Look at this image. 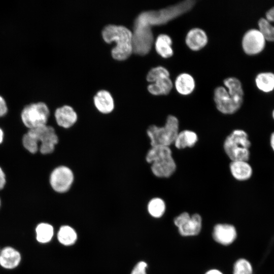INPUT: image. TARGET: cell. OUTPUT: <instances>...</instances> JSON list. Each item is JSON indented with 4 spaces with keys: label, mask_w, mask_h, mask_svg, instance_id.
<instances>
[{
    "label": "cell",
    "mask_w": 274,
    "mask_h": 274,
    "mask_svg": "<svg viewBox=\"0 0 274 274\" xmlns=\"http://www.w3.org/2000/svg\"><path fill=\"white\" fill-rule=\"evenodd\" d=\"M223 83L227 90L222 87L214 91V99L218 110L224 114H233L241 107L244 91L240 81L234 77L225 79Z\"/></svg>",
    "instance_id": "cell-1"
},
{
    "label": "cell",
    "mask_w": 274,
    "mask_h": 274,
    "mask_svg": "<svg viewBox=\"0 0 274 274\" xmlns=\"http://www.w3.org/2000/svg\"><path fill=\"white\" fill-rule=\"evenodd\" d=\"M194 4V1L187 0L158 11L142 12L135 19L133 25L151 28L153 26L164 24L190 11Z\"/></svg>",
    "instance_id": "cell-2"
},
{
    "label": "cell",
    "mask_w": 274,
    "mask_h": 274,
    "mask_svg": "<svg viewBox=\"0 0 274 274\" xmlns=\"http://www.w3.org/2000/svg\"><path fill=\"white\" fill-rule=\"evenodd\" d=\"M102 36L105 42L116 43L112 49V57L118 60L127 59L133 52L132 32L123 25L109 24L102 30Z\"/></svg>",
    "instance_id": "cell-3"
},
{
    "label": "cell",
    "mask_w": 274,
    "mask_h": 274,
    "mask_svg": "<svg viewBox=\"0 0 274 274\" xmlns=\"http://www.w3.org/2000/svg\"><path fill=\"white\" fill-rule=\"evenodd\" d=\"M145 160L150 164L153 175L157 178H169L176 170V163L169 147H151L146 152Z\"/></svg>",
    "instance_id": "cell-4"
},
{
    "label": "cell",
    "mask_w": 274,
    "mask_h": 274,
    "mask_svg": "<svg viewBox=\"0 0 274 274\" xmlns=\"http://www.w3.org/2000/svg\"><path fill=\"white\" fill-rule=\"evenodd\" d=\"M179 122L174 115L167 116L164 126L153 124L146 129V134L150 141L151 147L162 146L169 147L174 143L179 132Z\"/></svg>",
    "instance_id": "cell-5"
},
{
    "label": "cell",
    "mask_w": 274,
    "mask_h": 274,
    "mask_svg": "<svg viewBox=\"0 0 274 274\" xmlns=\"http://www.w3.org/2000/svg\"><path fill=\"white\" fill-rule=\"evenodd\" d=\"M251 143L248 133L243 129L233 130L225 139L223 149L231 161H248Z\"/></svg>",
    "instance_id": "cell-6"
},
{
    "label": "cell",
    "mask_w": 274,
    "mask_h": 274,
    "mask_svg": "<svg viewBox=\"0 0 274 274\" xmlns=\"http://www.w3.org/2000/svg\"><path fill=\"white\" fill-rule=\"evenodd\" d=\"M76 181L74 171L69 166L59 164L51 172L49 183L52 190L59 195L67 194L72 189Z\"/></svg>",
    "instance_id": "cell-7"
},
{
    "label": "cell",
    "mask_w": 274,
    "mask_h": 274,
    "mask_svg": "<svg viewBox=\"0 0 274 274\" xmlns=\"http://www.w3.org/2000/svg\"><path fill=\"white\" fill-rule=\"evenodd\" d=\"M50 112L46 103L33 102L25 106L21 114V120L29 129L47 124Z\"/></svg>",
    "instance_id": "cell-8"
},
{
    "label": "cell",
    "mask_w": 274,
    "mask_h": 274,
    "mask_svg": "<svg viewBox=\"0 0 274 274\" xmlns=\"http://www.w3.org/2000/svg\"><path fill=\"white\" fill-rule=\"evenodd\" d=\"M27 132L39 145L40 144L39 151L43 155L52 154L59 143V136L54 127L51 125L47 124L30 129Z\"/></svg>",
    "instance_id": "cell-9"
},
{
    "label": "cell",
    "mask_w": 274,
    "mask_h": 274,
    "mask_svg": "<svg viewBox=\"0 0 274 274\" xmlns=\"http://www.w3.org/2000/svg\"><path fill=\"white\" fill-rule=\"evenodd\" d=\"M174 223L183 236L197 235L202 228V218L197 213L190 215L186 212H183L174 218Z\"/></svg>",
    "instance_id": "cell-10"
},
{
    "label": "cell",
    "mask_w": 274,
    "mask_h": 274,
    "mask_svg": "<svg viewBox=\"0 0 274 274\" xmlns=\"http://www.w3.org/2000/svg\"><path fill=\"white\" fill-rule=\"evenodd\" d=\"M265 39L262 32L258 29H251L244 35L242 40V46L245 52L248 55H255L264 48Z\"/></svg>",
    "instance_id": "cell-11"
},
{
    "label": "cell",
    "mask_w": 274,
    "mask_h": 274,
    "mask_svg": "<svg viewBox=\"0 0 274 274\" xmlns=\"http://www.w3.org/2000/svg\"><path fill=\"white\" fill-rule=\"evenodd\" d=\"M56 124L63 130H70L78 123L79 117L73 107L65 105L56 109L54 114Z\"/></svg>",
    "instance_id": "cell-12"
},
{
    "label": "cell",
    "mask_w": 274,
    "mask_h": 274,
    "mask_svg": "<svg viewBox=\"0 0 274 274\" xmlns=\"http://www.w3.org/2000/svg\"><path fill=\"white\" fill-rule=\"evenodd\" d=\"M212 236L216 242L226 246L235 241L237 232L235 227L231 224L219 223L214 226Z\"/></svg>",
    "instance_id": "cell-13"
},
{
    "label": "cell",
    "mask_w": 274,
    "mask_h": 274,
    "mask_svg": "<svg viewBox=\"0 0 274 274\" xmlns=\"http://www.w3.org/2000/svg\"><path fill=\"white\" fill-rule=\"evenodd\" d=\"M93 102L96 110L104 115L111 114L115 109L113 96L109 92L105 90L97 92L93 97Z\"/></svg>",
    "instance_id": "cell-14"
},
{
    "label": "cell",
    "mask_w": 274,
    "mask_h": 274,
    "mask_svg": "<svg viewBox=\"0 0 274 274\" xmlns=\"http://www.w3.org/2000/svg\"><path fill=\"white\" fill-rule=\"evenodd\" d=\"M229 169L232 177L239 181L250 179L253 175V169L248 161H231Z\"/></svg>",
    "instance_id": "cell-15"
},
{
    "label": "cell",
    "mask_w": 274,
    "mask_h": 274,
    "mask_svg": "<svg viewBox=\"0 0 274 274\" xmlns=\"http://www.w3.org/2000/svg\"><path fill=\"white\" fill-rule=\"evenodd\" d=\"M21 259L20 253L11 247L4 248L0 252V265L4 268L12 269L16 268Z\"/></svg>",
    "instance_id": "cell-16"
},
{
    "label": "cell",
    "mask_w": 274,
    "mask_h": 274,
    "mask_svg": "<svg viewBox=\"0 0 274 274\" xmlns=\"http://www.w3.org/2000/svg\"><path fill=\"white\" fill-rule=\"evenodd\" d=\"M208 42V37L204 30L194 28L189 31L186 37V43L193 51H198L204 47Z\"/></svg>",
    "instance_id": "cell-17"
},
{
    "label": "cell",
    "mask_w": 274,
    "mask_h": 274,
    "mask_svg": "<svg viewBox=\"0 0 274 274\" xmlns=\"http://www.w3.org/2000/svg\"><path fill=\"white\" fill-rule=\"evenodd\" d=\"M258 26L265 40L274 42V7L266 12L265 18L259 19Z\"/></svg>",
    "instance_id": "cell-18"
},
{
    "label": "cell",
    "mask_w": 274,
    "mask_h": 274,
    "mask_svg": "<svg viewBox=\"0 0 274 274\" xmlns=\"http://www.w3.org/2000/svg\"><path fill=\"white\" fill-rule=\"evenodd\" d=\"M58 242L63 246L70 247L74 245L78 240L76 230L69 225L61 226L57 233Z\"/></svg>",
    "instance_id": "cell-19"
},
{
    "label": "cell",
    "mask_w": 274,
    "mask_h": 274,
    "mask_svg": "<svg viewBox=\"0 0 274 274\" xmlns=\"http://www.w3.org/2000/svg\"><path fill=\"white\" fill-rule=\"evenodd\" d=\"M198 141V136L193 131L184 130L179 132L175 140L174 144L178 149L194 147Z\"/></svg>",
    "instance_id": "cell-20"
},
{
    "label": "cell",
    "mask_w": 274,
    "mask_h": 274,
    "mask_svg": "<svg viewBox=\"0 0 274 274\" xmlns=\"http://www.w3.org/2000/svg\"><path fill=\"white\" fill-rule=\"evenodd\" d=\"M173 88V83L169 77L157 79L148 86L149 92L154 95H166Z\"/></svg>",
    "instance_id": "cell-21"
},
{
    "label": "cell",
    "mask_w": 274,
    "mask_h": 274,
    "mask_svg": "<svg viewBox=\"0 0 274 274\" xmlns=\"http://www.w3.org/2000/svg\"><path fill=\"white\" fill-rule=\"evenodd\" d=\"M175 86L177 91L182 95L190 94L195 87V81L189 74L183 73L179 75L175 81Z\"/></svg>",
    "instance_id": "cell-22"
},
{
    "label": "cell",
    "mask_w": 274,
    "mask_h": 274,
    "mask_svg": "<svg viewBox=\"0 0 274 274\" xmlns=\"http://www.w3.org/2000/svg\"><path fill=\"white\" fill-rule=\"evenodd\" d=\"M172 41L169 36L165 34L159 35L155 42L157 52L163 58L171 57L174 53L172 48Z\"/></svg>",
    "instance_id": "cell-23"
},
{
    "label": "cell",
    "mask_w": 274,
    "mask_h": 274,
    "mask_svg": "<svg viewBox=\"0 0 274 274\" xmlns=\"http://www.w3.org/2000/svg\"><path fill=\"white\" fill-rule=\"evenodd\" d=\"M35 231L36 239L41 244L49 243L52 240L54 233L53 226L46 222L39 224L36 228Z\"/></svg>",
    "instance_id": "cell-24"
},
{
    "label": "cell",
    "mask_w": 274,
    "mask_h": 274,
    "mask_svg": "<svg viewBox=\"0 0 274 274\" xmlns=\"http://www.w3.org/2000/svg\"><path fill=\"white\" fill-rule=\"evenodd\" d=\"M147 209L151 217L154 218H160L165 212L166 204L162 198L154 197L148 201Z\"/></svg>",
    "instance_id": "cell-25"
},
{
    "label": "cell",
    "mask_w": 274,
    "mask_h": 274,
    "mask_svg": "<svg viewBox=\"0 0 274 274\" xmlns=\"http://www.w3.org/2000/svg\"><path fill=\"white\" fill-rule=\"evenodd\" d=\"M255 82L257 87L265 92L274 89V74L270 72L261 73L256 77Z\"/></svg>",
    "instance_id": "cell-26"
},
{
    "label": "cell",
    "mask_w": 274,
    "mask_h": 274,
    "mask_svg": "<svg viewBox=\"0 0 274 274\" xmlns=\"http://www.w3.org/2000/svg\"><path fill=\"white\" fill-rule=\"evenodd\" d=\"M253 268L250 262L244 258H240L234 263L233 274H252Z\"/></svg>",
    "instance_id": "cell-27"
},
{
    "label": "cell",
    "mask_w": 274,
    "mask_h": 274,
    "mask_svg": "<svg viewBox=\"0 0 274 274\" xmlns=\"http://www.w3.org/2000/svg\"><path fill=\"white\" fill-rule=\"evenodd\" d=\"M169 73L166 68L163 66H157L150 70L147 75L148 82L153 83L158 79L169 77Z\"/></svg>",
    "instance_id": "cell-28"
},
{
    "label": "cell",
    "mask_w": 274,
    "mask_h": 274,
    "mask_svg": "<svg viewBox=\"0 0 274 274\" xmlns=\"http://www.w3.org/2000/svg\"><path fill=\"white\" fill-rule=\"evenodd\" d=\"M23 147L30 153L35 154L39 150V145L27 132L22 138Z\"/></svg>",
    "instance_id": "cell-29"
},
{
    "label": "cell",
    "mask_w": 274,
    "mask_h": 274,
    "mask_svg": "<svg viewBox=\"0 0 274 274\" xmlns=\"http://www.w3.org/2000/svg\"><path fill=\"white\" fill-rule=\"evenodd\" d=\"M148 264L145 261L138 262L133 267L130 274H147Z\"/></svg>",
    "instance_id": "cell-30"
},
{
    "label": "cell",
    "mask_w": 274,
    "mask_h": 274,
    "mask_svg": "<svg viewBox=\"0 0 274 274\" xmlns=\"http://www.w3.org/2000/svg\"><path fill=\"white\" fill-rule=\"evenodd\" d=\"M8 111L7 104L5 99L0 95V117L7 114Z\"/></svg>",
    "instance_id": "cell-31"
},
{
    "label": "cell",
    "mask_w": 274,
    "mask_h": 274,
    "mask_svg": "<svg viewBox=\"0 0 274 274\" xmlns=\"http://www.w3.org/2000/svg\"><path fill=\"white\" fill-rule=\"evenodd\" d=\"M6 183V180L5 174L2 168L0 167V190L4 188Z\"/></svg>",
    "instance_id": "cell-32"
},
{
    "label": "cell",
    "mask_w": 274,
    "mask_h": 274,
    "mask_svg": "<svg viewBox=\"0 0 274 274\" xmlns=\"http://www.w3.org/2000/svg\"><path fill=\"white\" fill-rule=\"evenodd\" d=\"M204 274H223L222 271L218 269L213 268L207 271Z\"/></svg>",
    "instance_id": "cell-33"
},
{
    "label": "cell",
    "mask_w": 274,
    "mask_h": 274,
    "mask_svg": "<svg viewBox=\"0 0 274 274\" xmlns=\"http://www.w3.org/2000/svg\"><path fill=\"white\" fill-rule=\"evenodd\" d=\"M269 143L272 150L274 152V131L272 132L270 134Z\"/></svg>",
    "instance_id": "cell-34"
},
{
    "label": "cell",
    "mask_w": 274,
    "mask_h": 274,
    "mask_svg": "<svg viewBox=\"0 0 274 274\" xmlns=\"http://www.w3.org/2000/svg\"><path fill=\"white\" fill-rule=\"evenodd\" d=\"M4 139V132L3 130L0 128V144H1Z\"/></svg>",
    "instance_id": "cell-35"
},
{
    "label": "cell",
    "mask_w": 274,
    "mask_h": 274,
    "mask_svg": "<svg viewBox=\"0 0 274 274\" xmlns=\"http://www.w3.org/2000/svg\"><path fill=\"white\" fill-rule=\"evenodd\" d=\"M272 118L274 120V110H273L272 112Z\"/></svg>",
    "instance_id": "cell-36"
},
{
    "label": "cell",
    "mask_w": 274,
    "mask_h": 274,
    "mask_svg": "<svg viewBox=\"0 0 274 274\" xmlns=\"http://www.w3.org/2000/svg\"><path fill=\"white\" fill-rule=\"evenodd\" d=\"M0 207H1V199H0Z\"/></svg>",
    "instance_id": "cell-37"
}]
</instances>
